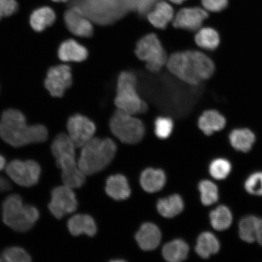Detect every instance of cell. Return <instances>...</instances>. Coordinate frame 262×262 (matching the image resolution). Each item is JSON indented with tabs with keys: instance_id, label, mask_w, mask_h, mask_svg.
Wrapping results in <instances>:
<instances>
[{
	"instance_id": "1",
	"label": "cell",
	"mask_w": 262,
	"mask_h": 262,
	"mask_svg": "<svg viewBox=\"0 0 262 262\" xmlns=\"http://www.w3.org/2000/svg\"><path fill=\"white\" fill-rule=\"evenodd\" d=\"M166 67L179 80L191 86L208 80L215 68L210 56L198 48L183 49L173 53L168 59Z\"/></svg>"
},
{
	"instance_id": "2",
	"label": "cell",
	"mask_w": 262,
	"mask_h": 262,
	"mask_svg": "<svg viewBox=\"0 0 262 262\" xmlns=\"http://www.w3.org/2000/svg\"><path fill=\"white\" fill-rule=\"evenodd\" d=\"M0 137L8 145L14 147L46 142L48 131L42 124L28 125L25 116L20 111H5L0 120Z\"/></svg>"
},
{
	"instance_id": "3",
	"label": "cell",
	"mask_w": 262,
	"mask_h": 262,
	"mask_svg": "<svg viewBox=\"0 0 262 262\" xmlns=\"http://www.w3.org/2000/svg\"><path fill=\"white\" fill-rule=\"evenodd\" d=\"M78 165L85 175L102 171L113 161L117 146L110 139L93 138L81 147Z\"/></svg>"
},
{
	"instance_id": "4",
	"label": "cell",
	"mask_w": 262,
	"mask_h": 262,
	"mask_svg": "<svg viewBox=\"0 0 262 262\" xmlns=\"http://www.w3.org/2000/svg\"><path fill=\"white\" fill-rule=\"evenodd\" d=\"M3 221L13 230L26 232L34 227L40 217L38 209L31 205H26L20 196L10 195L2 205Z\"/></svg>"
},
{
	"instance_id": "5",
	"label": "cell",
	"mask_w": 262,
	"mask_h": 262,
	"mask_svg": "<svg viewBox=\"0 0 262 262\" xmlns=\"http://www.w3.org/2000/svg\"><path fill=\"white\" fill-rule=\"evenodd\" d=\"M118 110L136 116L145 113L147 106L137 91L136 75L128 71L122 72L118 78L117 94L114 100Z\"/></svg>"
},
{
	"instance_id": "6",
	"label": "cell",
	"mask_w": 262,
	"mask_h": 262,
	"mask_svg": "<svg viewBox=\"0 0 262 262\" xmlns=\"http://www.w3.org/2000/svg\"><path fill=\"white\" fill-rule=\"evenodd\" d=\"M110 126L114 135L124 143L136 144L145 136V126L142 121L134 115L119 110L111 118Z\"/></svg>"
},
{
	"instance_id": "7",
	"label": "cell",
	"mask_w": 262,
	"mask_h": 262,
	"mask_svg": "<svg viewBox=\"0 0 262 262\" xmlns=\"http://www.w3.org/2000/svg\"><path fill=\"white\" fill-rule=\"evenodd\" d=\"M136 54L145 62L146 67L152 73H157L166 64L168 57L159 38L155 34H147L137 42Z\"/></svg>"
},
{
	"instance_id": "8",
	"label": "cell",
	"mask_w": 262,
	"mask_h": 262,
	"mask_svg": "<svg viewBox=\"0 0 262 262\" xmlns=\"http://www.w3.org/2000/svg\"><path fill=\"white\" fill-rule=\"evenodd\" d=\"M6 172L12 181L24 187H32L40 180L41 169L35 160H14L6 165Z\"/></svg>"
},
{
	"instance_id": "9",
	"label": "cell",
	"mask_w": 262,
	"mask_h": 262,
	"mask_svg": "<svg viewBox=\"0 0 262 262\" xmlns=\"http://www.w3.org/2000/svg\"><path fill=\"white\" fill-rule=\"evenodd\" d=\"M51 148L56 165L61 170V174L79 168L75 159L76 147L68 134H58L52 142Z\"/></svg>"
},
{
	"instance_id": "10",
	"label": "cell",
	"mask_w": 262,
	"mask_h": 262,
	"mask_svg": "<svg viewBox=\"0 0 262 262\" xmlns=\"http://www.w3.org/2000/svg\"><path fill=\"white\" fill-rule=\"evenodd\" d=\"M78 202L73 189L64 185L52 189L48 208L51 214L57 219L77 210Z\"/></svg>"
},
{
	"instance_id": "11",
	"label": "cell",
	"mask_w": 262,
	"mask_h": 262,
	"mask_svg": "<svg viewBox=\"0 0 262 262\" xmlns=\"http://www.w3.org/2000/svg\"><path fill=\"white\" fill-rule=\"evenodd\" d=\"M209 14L200 7L184 8L177 13L173 19V27L182 31L194 33L204 26Z\"/></svg>"
},
{
	"instance_id": "12",
	"label": "cell",
	"mask_w": 262,
	"mask_h": 262,
	"mask_svg": "<svg viewBox=\"0 0 262 262\" xmlns=\"http://www.w3.org/2000/svg\"><path fill=\"white\" fill-rule=\"evenodd\" d=\"M73 84V75L71 68L68 65L61 64L49 69L45 86L54 97H61Z\"/></svg>"
},
{
	"instance_id": "13",
	"label": "cell",
	"mask_w": 262,
	"mask_h": 262,
	"mask_svg": "<svg viewBox=\"0 0 262 262\" xmlns=\"http://www.w3.org/2000/svg\"><path fill=\"white\" fill-rule=\"evenodd\" d=\"M67 129L69 137L77 148L83 147L93 138L96 127L88 117L76 114L69 119Z\"/></svg>"
},
{
	"instance_id": "14",
	"label": "cell",
	"mask_w": 262,
	"mask_h": 262,
	"mask_svg": "<svg viewBox=\"0 0 262 262\" xmlns=\"http://www.w3.org/2000/svg\"><path fill=\"white\" fill-rule=\"evenodd\" d=\"M64 21L69 31L77 37L90 38L93 35L94 28L87 15L75 6H71L64 14Z\"/></svg>"
},
{
	"instance_id": "15",
	"label": "cell",
	"mask_w": 262,
	"mask_h": 262,
	"mask_svg": "<svg viewBox=\"0 0 262 262\" xmlns=\"http://www.w3.org/2000/svg\"><path fill=\"white\" fill-rule=\"evenodd\" d=\"M196 125L204 136L211 137L225 129L227 120L220 111L208 109L203 111L200 115Z\"/></svg>"
},
{
	"instance_id": "16",
	"label": "cell",
	"mask_w": 262,
	"mask_h": 262,
	"mask_svg": "<svg viewBox=\"0 0 262 262\" xmlns=\"http://www.w3.org/2000/svg\"><path fill=\"white\" fill-rule=\"evenodd\" d=\"M256 140V134L248 127H234L228 134L229 145L235 150L242 152L250 151Z\"/></svg>"
},
{
	"instance_id": "17",
	"label": "cell",
	"mask_w": 262,
	"mask_h": 262,
	"mask_svg": "<svg viewBox=\"0 0 262 262\" xmlns=\"http://www.w3.org/2000/svg\"><path fill=\"white\" fill-rule=\"evenodd\" d=\"M161 232L151 223H145L136 235V240L139 247L144 251L155 250L161 241Z\"/></svg>"
},
{
	"instance_id": "18",
	"label": "cell",
	"mask_w": 262,
	"mask_h": 262,
	"mask_svg": "<svg viewBox=\"0 0 262 262\" xmlns=\"http://www.w3.org/2000/svg\"><path fill=\"white\" fill-rule=\"evenodd\" d=\"M196 47L205 52L214 51L220 46L221 35L217 29L211 26H204L194 33Z\"/></svg>"
},
{
	"instance_id": "19",
	"label": "cell",
	"mask_w": 262,
	"mask_h": 262,
	"mask_svg": "<svg viewBox=\"0 0 262 262\" xmlns=\"http://www.w3.org/2000/svg\"><path fill=\"white\" fill-rule=\"evenodd\" d=\"M68 228L74 236L86 234L93 237L97 233V226L94 219L87 214L74 215L68 222Z\"/></svg>"
},
{
	"instance_id": "20",
	"label": "cell",
	"mask_w": 262,
	"mask_h": 262,
	"mask_svg": "<svg viewBox=\"0 0 262 262\" xmlns=\"http://www.w3.org/2000/svg\"><path fill=\"white\" fill-rule=\"evenodd\" d=\"M58 55L64 62H81L87 58L88 52L83 45L71 39L62 42L58 49Z\"/></svg>"
},
{
	"instance_id": "21",
	"label": "cell",
	"mask_w": 262,
	"mask_h": 262,
	"mask_svg": "<svg viewBox=\"0 0 262 262\" xmlns=\"http://www.w3.org/2000/svg\"><path fill=\"white\" fill-rule=\"evenodd\" d=\"M106 194L116 201H123L129 198L130 188L125 177L121 174L111 176L107 179Z\"/></svg>"
},
{
	"instance_id": "22",
	"label": "cell",
	"mask_w": 262,
	"mask_h": 262,
	"mask_svg": "<svg viewBox=\"0 0 262 262\" xmlns=\"http://www.w3.org/2000/svg\"><path fill=\"white\" fill-rule=\"evenodd\" d=\"M220 249V242L211 232H203L196 239L195 247L196 253L204 259L219 253Z\"/></svg>"
},
{
	"instance_id": "23",
	"label": "cell",
	"mask_w": 262,
	"mask_h": 262,
	"mask_svg": "<svg viewBox=\"0 0 262 262\" xmlns=\"http://www.w3.org/2000/svg\"><path fill=\"white\" fill-rule=\"evenodd\" d=\"M166 175L162 169H146L140 176V185L145 191L155 193L162 190L166 183Z\"/></svg>"
},
{
	"instance_id": "24",
	"label": "cell",
	"mask_w": 262,
	"mask_h": 262,
	"mask_svg": "<svg viewBox=\"0 0 262 262\" xmlns=\"http://www.w3.org/2000/svg\"><path fill=\"white\" fill-rule=\"evenodd\" d=\"M173 9L168 3H157L155 8L147 14V19L152 26L159 29H165L173 18Z\"/></svg>"
},
{
	"instance_id": "25",
	"label": "cell",
	"mask_w": 262,
	"mask_h": 262,
	"mask_svg": "<svg viewBox=\"0 0 262 262\" xmlns=\"http://www.w3.org/2000/svg\"><path fill=\"white\" fill-rule=\"evenodd\" d=\"M55 19L56 14L54 10L48 6H42L32 12L29 21L35 31L42 32L53 25Z\"/></svg>"
},
{
	"instance_id": "26",
	"label": "cell",
	"mask_w": 262,
	"mask_h": 262,
	"mask_svg": "<svg viewBox=\"0 0 262 262\" xmlns=\"http://www.w3.org/2000/svg\"><path fill=\"white\" fill-rule=\"evenodd\" d=\"M184 202L181 196L173 194L168 198L160 199L157 204V209L159 214L165 218L176 217L184 209Z\"/></svg>"
},
{
	"instance_id": "27",
	"label": "cell",
	"mask_w": 262,
	"mask_h": 262,
	"mask_svg": "<svg viewBox=\"0 0 262 262\" xmlns=\"http://www.w3.org/2000/svg\"><path fill=\"white\" fill-rule=\"evenodd\" d=\"M189 252V246L182 239H176L164 246L163 257L169 262H180L187 258Z\"/></svg>"
},
{
	"instance_id": "28",
	"label": "cell",
	"mask_w": 262,
	"mask_h": 262,
	"mask_svg": "<svg viewBox=\"0 0 262 262\" xmlns=\"http://www.w3.org/2000/svg\"><path fill=\"white\" fill-rule=\"evenodd\" d=\"M233 215L231 209L225 205H219L209 214L211 227L217 231H224L230 228Z\"/></svg>"
},
{
	"instance_id": "29",
	"label": "cell",
	"mask_w": 262,
	"mask_h": 262,
	"mask_svg": "<svg viewBox=\"0 0 262 262\" xmlns=\"http://www.w3.org/2000/svg\"><path fill=\"white\" fill-rule=\"evenodd\" d=\"M258 218L248 215L241 219L238 224V235L242 241L249 244L255 242Z\"/></svg>"
},
{
	"instance_id": "30",
	"label": "cell",
	"mask_w": 262,
	"mask_h": 262,
	"mask_svg": "<svg viewBox=\"0 0 262 262\" xmlns=\"http://www.w3.org/2000/svg\"><path fill=\"white\" fill-rule=\"evenodd\" d=\"M202 204L209 206L217 203L219 199V190L214 182L209 180H203L199 183Z\"/></svg>"
},
{
	"instance_id": "31",
	"label": "cell",
	"mask_w": 262,
	"mask_h": 262,
	"mask_svg": "<svg viewBox=\"0 0 262 262\" xmlns=\"http://www.w3.org/2000/svg\"><path fill=\"white\" fill-rule=\"evenodd\" d=\"M231 171V163L227 159L219 157L212 160L209 163V174L215 180H223L227 179Z\"/></svg>"
},
{
	"instance_id": "32",
	"label": "cell",
	"mask_w": 262,
	"mask_h": 262,
	"mask_svg": "<svg viewBox=\"0 0 262 262\" xmlns=\"http://www.w3.org/2000/svg\"><path fill=\"white\" fill-rule=\"evenodd\" d=\"M32 258L24 248L10 247L0 254V262H29Z\"/></svg>"
},
{
	"instance_id": "33",
	"label": "cell",
	"mask_w": 262,
	"mask_h": 262,
	"mask_svg": "<svg viewBox=\"0 0 262 262\" xmlns=\"http://www.w3.org/2000/svg\"><path fill=\"white\" fill-rule=\"evenodd\" d=\"M244 188L248 194L262 196V171H256L249 176L244 182Z\"/></svg>"
},
{
	"instance_id": "34",
	"label": "cell",
	"mask_w": 262,
	"mask_h": 262,
	"mask_svg": "<svg viewBox=\"0 0 262 262\" xmlns=\"http://www.w3.org/2000/svg\"><path fill=\"white\" fill-rule=\"evenodd\" d=\"M173 128V123L171 118L160 117L155 122V134L160 139H165L171 135Z\"/></svg>"
},
{
	"instance_id": "35",
	"label": "cell",
	"mask_w": 262,
	"mask_h": 262,
	"mask_svg": "<svg viewBox=\"0 0 262 262\" xmlns=\"http://www.w3.org/2000/svg\"><path fill=\"white\" fill-rule=\"evenodd\" d=\"M203 8L209 13L219 14L227 9L228 0H201Z\"/></svg>"
},
{
	"instance_id": "36",
	"label": "cell",
	"mask_w": 262,
	"mask_h": 262,
	"mask_svg": "<svg viewBox=\"0 0 262 262\" xmlns=\"http://www.w3.org/2000/svg\"><path fill=\"white\" fill-rule=\"evenodd\" d=\"M19 5L16 0H0V20L18 11Z\"/></svg>"
},
{
	"instance_id": "37",
	"label": "cell",
	"mask_w": 262,
	"mask_h": 262,
	"mask_svg": "<svg viewBox=\"0 0 262 262\" xmlns=\"http://www.w3.org/2000/svg\"><path fill=\"white\" fill-rule=\"evenodd\" d=\"M12 188L11 183L4 177L0 176V193L10 191Z\"/></svg>"
},
{
	"instance_id": "38",
	"label": "cell",
	"mask_w": 262,
	"mask_h": 262,
	"mask_svg": "<svg viewBox=\"0 0 262 262\" xmlns=\"http://www.w3.org/2000/svg\"><path fill=\"white\" fill-rule=\"evenodd\" d=\"M255 242L262 247V218L260 217L258 218Z\"/></svg>"
},
{
	"instance_id": "39",
	"label": "cell",
	"mask_w": 262,
	"mask_h": 262,
	"mask_svg": "<svg viewBox=\"0 0 262 262\" xmlns=\"http://www.w3.org/2000/svg\"><path fill=\"white\" fill-rule=\"evenodd\" d=\"M6 166V161L4 157L0 155V171L4 169Z\"/></svg>"
},
{
	"instance_id": "40",
	"label": "cell",
	"mask_w": 262,
	"mask_h": 262,
	"mask_svg": "<svg viewBox=\"0 0 262 262\" xmlns=\"http://www.w3.org/2000/svg\"><path fill=\"white\" fill-rule=\"evenodd\" d=\"M171 2L173 3H174V4L177 5H180L182 4L183 2H185L186 1V0H170Z\"/></svg>"
},
{
	"instance_id": "41",
	"label": "cell",
	"mask_w": 262,
	"mask_h": 262,
	"mask_svg": "<svg viewBox=\"0 0 262 262\" xmlns=\"http://www.w3.org/2000/svg\"><path fill=\"white\" fill-rule=\"evenodd\" d=\"M52 2L57 3H65L69 1V0H51Z\"/></svg>"
}]
</instances>
